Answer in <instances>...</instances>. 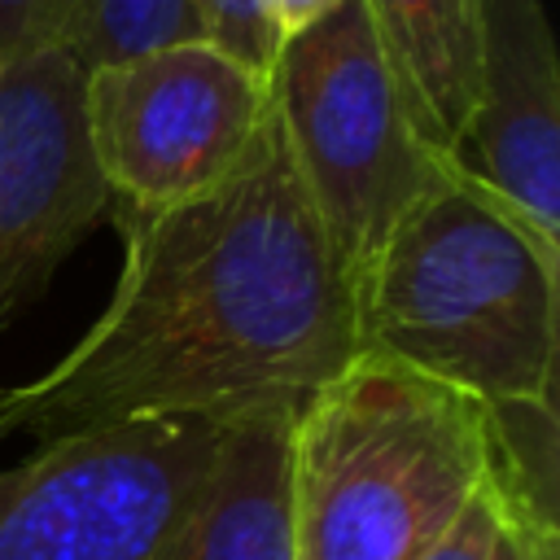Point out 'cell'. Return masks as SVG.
Segmentation results:
<instances>
[{"label": "cell", "instance_id": "16", "mask_svg": "<svg viewBox=\"0 0 560 560\" xmlns=\"http://www.w3.org/2000/svg\"><path fill=\"white\" fill-rule=\"evenodd\" d=\"M341 0H271V22L280 31V44L298 31H306L311 22H319L324 13H332Z\"/></svg>", "mask_w": 560, "mask_h": 560}, {"label": "cell", "instance_id": "10", "mask_svg": "<svg viewBox=\"0 0 560 560\" xmlns=\"http://www.w3.org/2000/svg\"><path fill=\"white\" fill-rule=\"evenodd\" d=\"M363 9L420 140L451 158L477 105L486 0H363Z\"/></svg>", "mask_w": 560, "mask_h": 560}, {"label": "cell", "instance_id": "6", "mask_svg": "<svg viewBox=\"0 0 560 560\" xmlns=\"http://www.w3.org/2000/svg\"><path fill=\"white\" fill-rule=\"evenodd\" d=\"M267 109V74L210 39H175L83 70V136L118 210H166L223 184Z\"/></svg>", "mask_w": 560, "mask_h": 560}, {"label": "cell", "instance_id": "9", "mask_svg": "<svg viewBox=\"0 0 560 560\" xmlns=\"http://www.w3.org/2000/svg\"><path fill=\"white\" fill-rule=\"evenodd\" d=\"M293 411L223 420L206 486L162 560H293Z\"/></svg>", "mask_w": 560, "mask_h": 560}, {"label": "cell", "instance_id": "8", "mask_svg": "<svg viewBox=\"0 0 560 560\" xmlns=\"http://www.w3.org/2000/svg\"><path fill=\"white\" fill-rule=\"evenodd\" d=\"M451 162L560 249V70L542 0H486L477 105Z\"/></svg>", "mask_w": 560, "mask_h": 560}, {"label": "cell", "instance_id": "1", "mask_svg": "<svg viewBox=\"0 0 560 560\" xmlns=\"http://www.w3.org/2000/svg\"><path fill=\"white\" fill-rule=\"evenodd\" d=\"M118 232L105 311L44 376L0 389V438L44 446L131 416L298 411L359 354L354 289L276 109L223 184L166 210H118Z\"/></svg>", "mask_w": 560, "mask_h": 560}, {"label": "cell", "instance_id": "4", "mask_svg": "<svg viewBox=\"0 0 560 560\" xmlns=\"http://www.w3.org/2000/svg\"><path fill=\"white\" fill-rule=\"evenodd\" d=\"M267 92L293 171L354 289L442 153L420 140L363 0H341L289 35Z\"/></svg>", "mask_w": 560, "mask_h": 560}, {"label": "cell", "instance_id": "5", "mask_svg": "<svg viewBox=\"0 0 560 560\" xmlns=\"http://www.w3.org/2000/svg\"><path fill=\"white\" fill-rule=\"evenodd\" d=\"M223 420L131 416L0 468V560H162L214 464Z\"/></svg>", "mask_w": 560, "mask_h": 560}, {"label": "cell", "instance_id": "13", "mask_svg": "<svg viewBox=\"0 0 560 560\" xmlns=\"http://www.w3.org/2000/svg\"><path fill=\"white\" fill-rule=\"evenodd\" d=\"M197 35L232 52L258 74H271L280 52V31L271 22V0H188Z\"/></svg>", "mask_w": 560, "mask_h": 560}, {"label": "cell", "instance_id": "2", "mask_svg": "<svg viewBox=\"0 0 560 560\" xmlns=\"http://www.w3.org/2000/svg\"><path fill=\"white\" fill-rule=\"evenodd\" d=\"M556 267L446 153L354 284L359 354H385L481 402L556 398Z\"/></svg>", "mask_w": 560, "mask_h": 560}, {"label": "cell", "instance_id": "14", "mask_svg": "<svg viewBox=\"0 0 560 560\" xmlns=\"http://www.w3.org/2000/svg\"><path fill=\"white\" fill-rule=\"evenodd\" d=\"M74 0H0V66L35 52L61 48Z\"/></svg>", "mask_w": 560, "mask_h": 560}, {"label": "cell", "instance_id": "15", "mask_svg": "<svg viewBox=\"0 0 560 560\" xmlns=\"http://www.w3.org/2000/svg\"><path fill=\"white\" fill-rule=\"evenodd\" d=\"M416 560H503V521H499L486 486L464 508V516Z\"/></svg>", "mask_w": 560, "mask_h": 560}, {"label": "cell", "instance_id": "12", "mask_svg": "<svg viewBox=\"0 0 560 560\" xmlns=\"http://www.w3.org/2000/svg\"><path fill=\"white\" fill-rule=\"evenodd\" d=\"M175 39H201L188 0H74L61 52L79 70Z\"/></svg>", "mask_w": 560, "mask_h": 560}, {"label": "cell", "instance_id": "3", "mask_svg": "<svg viewBox=\"0 0 560 560\" xmlns=\"http://www.w3.org/2000/svg\"><path fill=\"white\" fill-rule=\"evenodd\" d=\"M481 477V398L354 354L293 411V560H416L464 516Z\"/></svg>", "mask_w": 560, "mask_h": 560}, {"label": "cell", "instance_id": "11", "mask_svg": "<svg viewBox=\"0 0 560 560\" xmlns=\"http://www.w3.org/2000/svg\"><path fill=\"white\" fill-rule=\"evenodd\" d=\"M556 398L486 402V494L521 560H560Z\"/></svg>", "mask_w": 560, "mask_h": 560}, {"label": "cell", "instance_id": "17", "mask_svg": "<svg viewBox=\"0 0 560 560\" xmlns=\"http://www.w3.org/2000/svg\"><path fill=\"white\" fill-rule=\"evenodd\" d=\"M503 560H521V556H516V551L508 547V538H503Z\"/></svg>", "mask_w": 560, "mask_h": 560}, {"label": "cell", "instance_id": "7", "mask_svg": "<svg viewBox=\"0 0 560 560\" xmlns=\"http://www.w3.org/2000/svg\"><path fill=\"white\" fill-rule=\"evenodd\" d=\"M83 136V70L61 48L0 66V328L105 214Z\"/></svg>", "mask_w": 560, "mask_h": 560}]
</instances>
